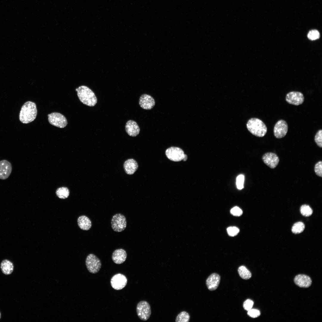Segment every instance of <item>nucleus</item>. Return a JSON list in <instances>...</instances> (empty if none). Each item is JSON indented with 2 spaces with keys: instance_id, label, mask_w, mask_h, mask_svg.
Wrapping results in <instances>:
<instances>
[{
  "instance_id": "f257e3e1",
  "label": "nucleus",
  "mask_w": 322,
  "mask_h": 322,
  "mask_svg": "<svg viewBox=\"0 0 322 322\" xmlns=\"http://www.w3.org/2000/svg\"><path fill=\"white\" fill-rule=\"evenodd\" d=\"M37 113V109L35 103L27 101L21 108L19 115V120L22 123H29L35 119Z\"/></svg>"
},
{
  "instance_id": "f03ea898",
  "label": "nucleus",
  "mask_w": 322,
  "mask_h": 322,
  "mask_svg": "<svg viewBox=\"0 0 322 322\" xmlns=\"http://www.w3.org/2000/svg\"><path fill=\"white\" fill-rule=\"evenodd\" d=\"M75 90L79 99L83 104L89 106H93L96 104L97 97L94 92L88 87L81 86L77 88Z\"/></svg>"
},
{
  "instance_id": "7ed1b4c3",
  "label": "nucleus",
  "mask_w": 322,
  "mask_h": 322,
  "mask_svg": "<svg viewBox=\"0 0 322 322\" xmlns=\"http://www.w3.org/2000/svg\"><path fill=\"white\" fill-rule=\"evenodd\" d=\"M247 127L252 134L258 137H264L267 131V127L264 123L256 118L249 119L247 123Z\"/></svg>"
},
{
  "instance_id": "20e7f679",
  "label": "nucleus",
  "mask_w": 322,
  "mask_h": 322,
  "mask_svg": "<svg viewBox=\"0 0 322 322\" xmlns=\"http://www.w3.org/2000/svg\"><path fill=\"white\" fill-rule=\"evenodd\" d=\"M165 154L170 160L175 162H179L182 160L185 161L187 159V156L185 154L183 150L179 148L171 147L165 151Z\"/></svg>"
},
{
  "instance_id": "39448f33",
  "label": "nucleus",
  "mask_w": 322,
  "mask_h": 322,
  "mask_svg": "<svg viewBox=\"0 0 322 322\" xmlns=\"http://www.w3.org/2000/svg\"><path fill=\"white\" fill-rule=\"evenodd\" d=\"M111 225L112 229L114 231L119 232L123 231L127 226L125 217L120 213L114 214L111 219Z\"/></svg>"
},
{
  "instance_id": "423d86ee",
  "label": "nucleus",
  "mask_w": 322,
  "mask_h": 322,
  "mask_svg": "<svg viewBox=\"0 0 322 322\" xmlns=\"http://www.w3.org/2000/svg\"><path fill=\"white\" fill-rule=\"evenodd\" d=\"M86 264L88 270L93 274L97 273L101 267V263L100 259L95 255L91 253L88 255L86 259Z\"/></svg>"
},
{
  "instance_id": "0eeeda50",
  "label": "nucleus",
  "mask_w": 322,
  "mask_h": 322,
  "mask_svg": "<svg viewBox=\"0 0 322 322\" xmlns=\"http://www.w3.org/2000/svg\"><path fill=\"white\" fill-rule=\"evenodd\" d=\"M137 316L143 321H146L150 318L151 310L149 304L146 301H141L137 304L136 307Z\"/></svg>"
},
{
  "instance_id": "6e6552de",
  "label": "nucleus",
  "mask_w": 322,
  "mask_h": 322,
  "mask_svg": "<svg viewBox=\"0 0 322 322\" xmlns=\"http://www.w3.org/2000/svg\"><path fill=\"white\" fill-rule=\"evenodd\" d=\"M49 123L54 126L60 128H64L67 124L65 117L58 112H53L48 115Z\"/></svg>"
},
{
  "instance_id": "1a4fd4ad",
  "label": "nucleus",
  "mask_w": 322,
  "mask_h": 322,
  "mask_svg": "<svg viewBox=\"0 0 322 322\" xmlns=\"http://www.w3.org/2000/svg\"><path fill=\"white\" fill-rule=\"evenodd\" d=\"M127 280L124 275L118 273L114 275L111 278L110 283L112 287L116 290H121L126 285Z\"/></svg>"
},
{
  "instance_id": "9d476101",
  "label": "nucleus",
  "mask_w": 322,
  "mask_h": 322,
  "mask_svg": "<svg viewBox=\"0 0 322 322\" xmlns=\"http://www.w3.org/2000/svg\"><path fill=\"white\" fill-rule=\"evenodd\" d=\"M288 130V125L284 120H280L275 124L273 129L274 136L277 138L284 137L287 134Z\"/></svg>"
},
{
  "instance_id": "9b49d317",
  "label": "nucleus",
  "mask_w": 322,
  "mask_h": 322,
  "mask_svg": "<svg viewBox=\"0 0 322 322\" xmlns=\"http://www.w3.org/2000/svg\"><path fill=\"white\" fill-rule=\"evenodd\" d=\"M286 100L290 104L298 106L303 103L304 97L303 94L300 92L292 91L287 94Z\"/></svg>"
},
{
  "instance_id": "f8f14e48",
  "label": "nucleus",
  "mask_w": 322,
  "mask_h": 322,
  "mask_svg": "<svg viewBox=\"0 0 322 322\" xmlns=\"http://www.w3.org/2000/svg\"><path fill=\"white\" fill-rule=\"evenodd\" d=\"M262 159L264 163L272 169L275 168L279 161V158L277 155L271 152L264 154L263 155Z\"/></svg>"
},
{
  "instance_id": "ddd939ff",
  "label": "nucleus",
  "mask_w": 322,
  "mask_h": 322,
  "mask_svg": "<svg viewBox=\"0 0 322 322\" xmlns=\"http://www.w3.org/2000/svg\"><path fill=\"white\" fill-rule=\"evenodd\" d=\"M139 104L142 108L145 110L152 109L155 105L154 98L151 95L143 94L140 97Z\"/></svg>"
},
{
  "instance_id": "4468645a",
  "label": "nucleus",
  "mask_w": 322,
  "mask_h": 322,
  "mask_svg": "<svg viewBox=\"0 0 322 322\" xmlns=\"http://www.w3.org/2000/svg\"><path fill=\"white\" fill-rule=\"evenodd\" d=\"M11 163L6 160L0 161V179L4 180L7 179L12 171Z\"/></svg>"
},
{
  "instance_id": "2eb2a0df",
  "label": "nucleus",
  "mask_w": 322,
  "mask_h": 322,
  "mask_svg": "<svg viewBox=\"0 0 322 322\" xmlns=\"http://www.w3.org/2000/svg\"><path fill=\"white\" fill-rule=\"evenodd\" d=\"M221 277L218 274L213 273L207 278L206 284L208 289L213 291L215 290L218 287L220 283Z\"/></svg>"
},
{
  "instance_id": "dca6fc26",
  "label": "nucleus",
  "mask_w": 322,
  "mask_h": 322,
  "mask_svg": "<svg viewBox=\"0 0 322 322\" xmlns=\"http://www.w3.org/2000/svg\"><path fill=\"white\" fill-rule=\"evenodd\" d=\"M295 284L301 287L308 288L309 287L312 283L310 278L304 274H299L297 275L294 279Z\"/></svg>"
},
{
  "instance_id": "f3484780",
  "label": "nucleus",
  "mask_w": 322,
  "mask_h": 322,
  "mask_svg": "<svg viewBox=\"0 0 322 322\" xmlns=\"http://www.w3.org/2000/svg\"><path fill=\"white\" fill-rule=\"evenodd\" d=\"M127 256L126 251L123 249H118L114 250L112 255L113 261L117 264H122L126 261Z\"/></svg>"
},
{
  "instance_id": "a211bd4d",
  "label": "nucleus",
  "mask_w": 322,
  "mask_h": 322,
  "mask_svg": "<svg viewBox=\"0 0 322 322\" xmlns=\"http://www.w3.org/2000/svg\"><path fill=\"white\" fill-rule=\"evenodd\" d=\"M126 132L130 136L135 137L138 135L140 131V128L137 123L135 121L130 120L126 123L125 126Z\"/></svg>"
},
{
  "instance_id": "6ab92c4d",
  "label": "nucleus",
  "mask_w": 322,
  "mask_h": 322,
  "mask_svg": "<svg viewBox=\"0 0 322 322\" xmlns=\"http://www.w3.org/2000/svg\"><path fill=\"white\" fill-rule=\"evenodd\" d=\"M123 167L126 173L129 175L133 174L138 168L137 162L134 159H130L126 160L123 164Z\"/></svg>"
},
{
  "instance_id": "aec40b11",
  "label": "nucleus",
  "mask_w": 322,
  "mask_h": 322,
  "mask_svg": "<svg viewBox=\"0 0 322 322\" xmlns=\"http://www.w3.org/2000/svg\"><path fill=\"white\" fill-rule=\"evenodd\" d=\"M77 222L79 228L83 230H88L91 227L92 223L91 220L85 215L79 216Z\"/></svg>"
},
{
  "instance_id": "412c9836",
  "label": "nucleus",
  "mask_w": 322,
  "mask_h": 322,
  "mask_svg": "<svg viewBox=\"0 0 322 322\" xmlns=\"http://www.w3.org/2000/svg\"><path fill=\"white\" fill-rule=\"evenodd\" d=\"M0 268L4 274L9 275L13 272L14 266L12 262L8 260L5 259L2 261L1 263Z\"/></svg>"
},
{
  "instance_id": "4be33fe9",
  "label": "nucleus",
  "mask_w": 322,
  "mask_h": 322,
  "mask_svg": "<svg viewBox=\"0 0 322 322\" xmlns=\"http://www.w3.org/2000/svg\"><path fill=\"white\" fill-rule=\"evenodd\" d=\"M238 271L240 277L243 279L248 280L252 276L250 272L244 266L239 267L238 268Z\"/></svg>"
},
{
  "instance_id": "5701e85b",
  "label": "nucleus",
  "mask_w": 322,
  "mask_h": 322,
  "mask_svg": "<svg viewBox=\"0 0 322 322\" xmlns=\"http://www.w3.org/2000/svg\"><path fill=\"white\" fill-rule=\"evenodd\" d=\"M190 319L189 314L186 311H183L179 314L176 317V322H188Z\"/></svg>"
},
{
  "instance_id": "b1692460",
  "label": "nucleus",
  "mask_w": 322,
  "mask_h": 322,
  "mask_svg": "<svg viewBox=\"0 0 322 322\" xmlns=\"http://www.w3.org/2000/svg\"><path fill=\"white\" fill-rule=\"evenodd\" d=\"M56 194L59 198L65 199L68 197L69 195V191L66 187H61L57 189Z\"/></svg>"
},
{
  "instance_id": "393cba45",
  "label": "nucleus",
  "mask_w": 322,
  "mask_h": 322,
  "mask_svg": "<svg viewBox=\"0 0 322 322\" xmlns=\"http://www.w3.org/2000/svg\"><path fill=\"white\" fill-rule=\"evenodd\" d=\"M305 228V225L301 222H298L294 224L292 228V232L295 234H298L302 232Z\"/></svg>"
},
{
  "instance_id": "a878e982",
  "label": "nucleus",
  "mask_w": 322,
  "mask_h": 322,
  "mask_svg": "<svg viewBox=\"0 0 322 322\" xmlns=\"http://www.w3.org/2000/svg\"><path fill=\"white\" fill-rule=\"evenodd\" d=\"M300 211L301 214L305 216H309L311 215L313 212L312 209L307 205H303L300 208Z\"/></svg>"
},
{
  "instance_id": "bb28decb",
  "label": "nucleus",
  "mask_w": 322,
  "mask_h": 322,
  "mask_svg": "<svg viewBox=\"0 0 322 322\" xmlns=\"http://www.w3.org/2000/svg\"><path fill=\"white\" fill-rule=\"evenodd\" d=\"M308 38L311 40H314L318 39L320 37L319 32L315 30H312L308 32L307 35Z\"/></svg>"
},
{
  "instance_id": "cd10ccee",
  "label": "nucleus",
  "mask_w": 322,
  "mask_h": 322,
  "mask_svg": "<svg viewBox=\"0 0 322 322\" xmlns=\"http://www.w3.org/2000/svg\"><path fill=\"white\" fill-rule=\"evenodd\" d=\"M315 141L317 145L320 148L322 147V130H319L315 137Z\"/></svg>"
},
{
  "instance_id": "c85d7f7f",
  "label": "nucleus",
  "mask_w": 322,
  "mask_h": 322,
  "mask_svg": "<svg viewBox=\"0 0 322 322\" xmlns=\"http://www.w3.org/2000/svg\"><path fill=\"white\" fill-rule=\"evenodd\" d=\"M314 171L318 176L322 177V161H320L317 162L314 167Z\"/></svg>"
},
{
  "instance_id": "c756f323",
  "label": "nucleus",
  "mask_w": 322,
  "mask_h": 322,
  "mask_svg": "<svg viewBox=\"0 0 322 322\" xmlns=\"http://www.w3.org/2000/svg\"><path fill=\"white\" fill-rule=\"evenodd\" d=\"M244 176L241 174L238 176L236 179V185L237 188L241 190L244 188Z\"/></svg>"
},
{
  "instance_id": "7c9ffc66",
  "label": "nucleus",
  "mask_w": 322,
  "mask_h": 322,
  "mask_svg": "<svg viewBox=\"0 0 322 322\" xmlns=\"http://www.w3.org/2000/svg\"><path fill=\"white\" fill-rule=\"evenodd\" d=\"M227 232L229 235L233 236H236L239 233V229L236 227H230L227 229Z\"/></svg>"
},
{
  "instance_id": "2f4dec72",
  "label": "nucleus",
  "mask_w": 322,
  "mask_h": 322,
  "mask_svg": "<svg viewBox=\"0 0 322 322\" xmlns=\"http://www.w3.org/2000/svg\"><path fill=\"white\" fill-rule=\"evenodd\" d=\"M247 314L250 317L255 318L259 317L260 315V311L256 309H251L248 311Z\"/></svg>"
},
{
  "instance_id": "473e14b6",
  "label": "nucleus",
  "mask_w": 322,
  "mask_h": 322,
  "mask_svg": "<svg viewBox=\"0 0 322 322\" xmlns=\"http://www.w3.org/2000/svg\"><path fill=\"white\" fill-rule=\"evenodd\" d=\"M253 304V301L250 299H248L244 302L243 304V308L245 310L248 311L252 309Z\"/></svg>"
},
{
  "instance_id": "72a5a7b5",
  "label": "nucleus",
  "mask_w": 322,
  "mask_h": 322,
  "mask_svg": "<svg viewBox=\"0 0 322 322\" xmlns=\"http://www.w3.org/2000/svg\"><path fill=\"white\" fill-rule=\"evenodd\" d=\"M230 213L234 216H239L242 214V211L239 207L236 206L231 209Z\"/></svg>"
},
{
  "instance_id": "f704fd0d",
  "label": "nucleus",
  "mask_w": 322,
  "mask_h": 322,
  "mask_svg": "<svg viewBox=\"0 0 322 322\" xmlns=\"http://www.w3.org/2000/svg\"><path fill=\"white\" fill-rule=\"evenodd\" d=\"M1 313L0 312V319L1 318Z\"/></svg>"
}]
</instances>
